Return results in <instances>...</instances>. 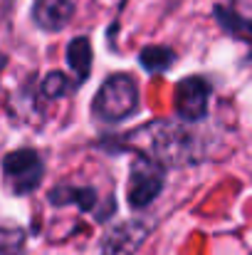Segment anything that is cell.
<instances>
[{
	"label": "cell",
	"instance_id": "obj_1",
	"mask_svg": "<svg viewBox=\"0 0 252 255\" xmlns=\"http://www.w3.org/2000/svg\"><path fill=\"white\" fill-rule=\"evenodd\" d=\"M139 92L129 75H111L94 99V112L104 122H121L136 109Z\"/></svg>",
	"mask_w": 252,
	"mask_h": 255
},
{
	"label": "cell",
	"instance_id": "obj_2",
	"mask_svg": "<svg viewBox=\"0 0 252 255\" xmlns=\"http://www.w3.org/2000/svg\"><path fill=\"white\" fill-rule=\"evenodd\" d=\"M164 166L156 156H149V154H141L134 159L131 164V173H129V203L131 208H146L151 206L161 188H164Z\"/></svg>",
	"mask_w": 252,
	"mask_h": 255
},
{
	"label": "cell",
	"instance_id": "obj_3",
	"mask_svg": "<svg viewBox=\"0 0 252 255\" xmlns=\"http://www.w3.org/2000/svg\"><path fill=\"white\" fill-rule=\"evenodd\" d=\"M2 169L15 193H30L42 181V161L32 149H17L7 154L2 161Z\"/></svg>",
	"mask_w": 252,
	"mask_h": 255
},
{
	"label": "cell",
	"instance_id": "obj_4",
	"mask_svg": "<svg viewBox=\"0 0 252 255\" xmlns=\"http://www.w3.org/2000/svg\"><path fill=\"white\" fill-rule=\"evenodd\" d=\"M210 85L203 77H185L175 87V112L183 122H198L208 112Z\"/></svg>",
	"mask_w": 252,
	"mask_h": 255
},
{
	"label": "cell",
	"instance_id": "obj_5",
	"mask_svg": "<svg viewBox=\"0 0 252 255\" xmlns=\"http://www.w3.org/2000/svg\"><path fill=\"white\" fill-rule=\"evenodd\" d=\"M75 5L70 0H37L32 5V17L45 32H60L70 25Z\"/></svg>",
	"mask_w": 252,
	"mask_h": 255
},
{
	"label": "cell",
	"instance_id": "obj_6",
	"mask_svg": "<svg viewBox=\"0 0 252 255\" xmlns=\"http://www.w3.org/2000/svg\"><path fill=\"white\" fill-rule=\"evenodd\" d=\"M67 62L72 67V72L77 75V80L84 82L89 77V70H91V45L86 37H75L70 45H67Z\"/></svg>",
	"mask_w": 252,
	"mask_h": 255
},
{
	"label": "cell",
	"instance_id": "obj_7",
	"mask_svg": "<svg viewBox=\"0 0 252 255\" xmlns=\"http://www.w3.org/2000/svg\"><path fill=\"white\" fill-rule=\"evenodd\" d=\"M170 65H173V52L168 47H156V45L144 47V52H141V67L146 72H151V75L166 72Z\"/></svg>",
	"mask_w": 252,
	"mask_h": 255
},
{
	"label": "cell",
	"instance_id": "obj_8",
	"mask_svg": "<svg viewBox=\"0 0 252 255\" xmlns=\"http://www.w3.org/2000/svg\"><path fill=\"white\" fill-rule=\"evenodd\" d=\"M50 201L60 203V206L77 203L82 211H89L94 206V191H89V188H55L50 193Z\"/></svg>",
	"mask_w": 252,
	"mask_h": 255
},
{
	"label": "cell",
	"instance_id": "obj_9",
	"mask_svg": "<svg viewBox=\"0 0 252 255\" xmlns=\"http://www.w3.org/2000/svg\"><path fill=\"white\" fill-rule=\"evenodd\" d=\"M215 17L223 22L225 30H230L233 35H238V37L252 42V22H248L245 17H240L238 12H230V10H225V7H218V10H215Z\"/></svg>",
	"mask_w": 252,
	"mask_h": 255
},
{
	"label": "cell",
	"instance_id": "obj_10",
	"mask_svg": "<svg viewBox=\"0 0 252 255\" xmlns=\"http://www.w3.org/2000/svg\"><path fill=\"white\" fill-rule=\"evenodd\" d=\"M42 89H45V94H50V97L65 94V92H67V77H65L62 72H52V75H47Z\"/></svg>",
	"mask_w": 252,
	"mask_h": 255
}]
</instances>
